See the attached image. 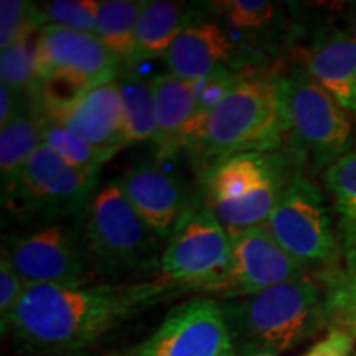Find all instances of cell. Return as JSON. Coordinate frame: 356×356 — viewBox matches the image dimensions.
I'll use <instances>...</instances> for the list:
<instances>
[{
	"instance_id": "cell-1",
	"label": "cell",
	"mask_w": 356,
	"mask_h": 356,
	"mask_svg": "<svg viewBox=\"0 0 356 356\" xmlns=\"http://www.w3.org/2000/svg\"><path fill=\"white\" fill-rule=\"evenodd\" d=\"M180 291L163 279L131 286L30 284L2 325V335H12L32 353L68 356Z\"/></svg>"
},
{
	"instance_id": "cell-2",
	"label": "cell",
	"mask_w": 356,
	"mask_h": 356,
	"mask_svg": "<svg viewBox=\"0 0 356 356\" xmlns=\"http://www.w3.org/2000/svg\"><path fill=\"white\" fill-rule=\"evenodd\" d=\"M184 149L203 172L236 154L284 149L279 78L244 74L233 91L188 132Z\"/></svg>"
},
{
	"instance_id": "cell-3",
	"label": "cell",
	"mask_w": 356,
	"mask_h": 356,
	"mask_svg": "<svg viewBox=\"0 0 356 356\" xmlns=\"http://www.w3.org/2000/svg\"><path fill=\"white\" fill-rule=\"evenodd\" d=\"M238 351L287 353L328 327L327 299L315 275L279 284L221 305Z\"/></svg>"
},
{
	"instance_id": "cell-4",
	"label": "cell",
	"mask_w": 356,
	"mask_h": 356,
	"mask_svg": "<svg viewBox=\"0 0 356 356\" xmlns=\"http://www.w3.org/2000/svg\"><path fill=\"white\" fill-rule=\"evenodd\" d=\"M284 122V150L302 170L318 172L351 152L353 126L330 92L305 68L279 76Z\"/></svg>"
},
{
	"instance_id": "cell-5",
	"label": "cell",
	"mask_w": 356,
	"mask_h": 356,
	"mask_svg": "<svg viewBox=\"0 0 356 356\" xmlns=\"http://www.w3.org/2000/svg\"><path fill=\"white\" fill-rule=\"evenodd\" d=\"M81 218L95 274L124 275L160 267L162 239L134 210L119 180L101 186Z\"/></svg>"
},
{
	"instance_id": "cell-6",
	"label": "cell",
	"mask_w": 356,
	"mask_h": 356,
	"mask_svg": "<svg viewBox=\"0 0 356 356\" xmlns=\"http://www.w3.org/2000/svg\"><path fill=\"white\" fill-rule=\"evenodd\" d=\"M160 279L173 286L220 293L231 270V238L203 195L188 207L167 239L160 259Z\"/></svg>"
},
{
	"instance_id": "cell-7",
	"label": "cell",
	"mask_w": 356,
	"mask_h": 356,
	"mask_svg": "<svg viewBox=\"0 0 356 356\" xmlns=\"http://www.w3.org/2000/svg\"><path fill=\"white\" fill-rule=\"evenodd\" d=\"M266 226L279 246L314 274L341 261L327 198L302 170L293 175Z\"/></svg>"
},
{
	"instance_id": "cell-8",
	"label": "cell",
	"mask_w": 356,
	"mask_h": 356,
	"mask_svg": "<svg viewBox=\"0 0 356 356\" xmlns=\"http://www.w3.org/2000/svg\"><path fill=\"white\" fill-rule=\"evenodd\" d=\"M99 185V173L71 167L47 144L38 147L3 203L26 216L51 221L81 216Z\"/></svg>"
},
{
	"instance_id": "cell-9",
	"label": "cell",
	"mask_w": 356,
	"mask_h": 356,
	"mask_svg": "<svg viewBox=\"0 0 356 356\" xmlns=\"http://www.w3.org/2000/svg\"><path fill=\"white\" fill-rule=\"evenodd\" d=\"M26 286L30 284H91V259L83 225L55 222L29 233L13 236L3 248Z\"/></svg>"
},
{
	"instance_id": "cell-10",
	"label": "cell",
	"mask_w": 356,
	"mask_h": 356,
	"mask_svg": "<svg viewBox=\"0 0 356 356\" xmlns=\"http://www.w3.org/2000/svg\"><path fill=\"white\" fill-rule=\"evenodd\" d=\"M233 333L221 304L208 297L181 302L131 356H236Z\"/></svg>"
},
{
	"instance_id": "cell-11",
	"label": "cell",
	"mask_w": 356,
	"mask_h": 356,
	"mask_svg": "<svg viewBox=\"0 0 356 356\" xmlns=\"http://www.w3.org/2000/svg\"><path fill=\"white\" fill-rule=\"evenodd\" d=\"M229 238L231 270L220 291L226 299L248 297L309 275L305 267L279 246L266 225Z\"/></svg>"
},
{
	"instance_id": "cell-12",
	"label": "cell",
	"mask_w": 356,
	"mask_h": 356,
	"mask_svg": "<svg viewBox=\"0 0 356 356\" xmlns=\"http://www.w3.org/2000/svg\"><path fill=\"white\" fill-rule=\"evenodd\" d=\"M121 61L95 33L78 32L47 24L37 40V73L40 79L53 73H68L95 86L115 79Z\"/></svg>"
},
{
	"instance_id": "cell-13",
	"label": "cell",
	"mask_w": 356,
	"mask_h": 356,
	"mask_svg": "<svg viewBox=\"0 0 356 356\" xmlns=\"http://www.w3.org/2000/svg\"><path fill=\"white\" fill-rule=\"evenodd\" d=\"M119 181L149 228L162 241L170 238L190 202L184 184L155 163L134 165Z\"/></svg>"
},
{
	"instance_id": "cell-14",
	"label": "cell",
	"mask_w": 356,
	"mask_h": 356,
	"mask_svg": "<svg viewBox=\"0 0 356 356\" xmlns=\"http://www.w3.org/2000/svg\"><path fill=\"white\" fill-rule=\"evenodd\" d=\"M53 119L76 132L106 162L127 147L121 89L115 79L91 88L76 104Z\"/></svg>"
},
{
	"instance_id": "cell-15",
	"label": "cell",
	"mask_w": 356,
	"mask_h": 356,
	"mask_svg": "<svg viewBox=\"0 0 356 356\" xmlns=\"http://www.w3.org/2000/svg\"><path fill=\"white\" fill-rule=\"evenodd\" d=\"M296 165V160L282 149L231 155L203 172L202 195L210 207L236 202L259 188L279 172Z\"/></svg>"
},
{
	"instance_id": "cell-16",
	"label": "cell",
	"mask_w": 356,
	"mask_h": 356,
	"mask_svg": "<svg viewBox=\"0 0 356 356\" xmlns=\"http://www.w3.org/2000/svg\"><path fill=\"white\" fill-rule=\"evenodd\" d=\"M233 53V40L218 22L195 19L178 33L165 61L170 74L195 84L229 63Z\"/></svg>"
},
{
	"instance_id": "cell-17",
	"label": "cell",
	"mask_w": 356,
	"mask_h": 356,
	"mask_svg": "<svg viewBox=\"0 0 356 356\" xmlns=\"http://www.w3.org/2000/svg\"><path fill=\"white\" fill-rule=\"evenodd\" d=\"M304 68L346 111L356 108V38L338 29L315 35L304 51Z\"/></svg>"
},
{
	"instance_id": "cell-18",
	"label": "cell",
	"mask_w": 356,
	"mask_h": 356,
	"mask_svg": "<svg viewBox=\"0 0 356 356\" xmlns=\"http://www.w3.org/2000/svg\"><path fill=\"white\" fill-rule=\"evenodd\" d=\"M155 97V155L170 160L184 150L185 131L195 109V86L173 74L152 78Z\"/></svg>"
},
{
	"instance_id": "cell-19",
	"label": "cell",
	"mask_w": 356,
	"mask_h": 356,
	"mask_svg": "<svg viewBox=\"0 0 356 356\" xmlns=\"http://www.w3.org/2000/svg\"><path fill=\"white\" fill-rule=\"evenodd\" d=\"M299 170L302 168L297 165L286 168L244 198L236 200V202L216 203L210 208L229 236L266 225L275 207L282 200L293 175Z\"/></svg>"
},
{
	"instance_id": "cell-20",
	"label": "cell",
	"mask_w": 356,
	"mask_h": 356,
	"mask_svg": "<svg viewBox=\"0 0 356 356\" xmlns=\"http://www.w3.org/2000/svg\"><path fill=\"white\" fill-rule=\"evenodd\" d=\"M43 144L42 131L32 106L24 108L6 127L0 129V175L3 200L10 197L29 160Z\"/></svg>"
},
{
	"instance_id": "cell-21",
	"label": "cell",
	"mask_w": 356,
	"mask_h": 356,
	"mask_svg": "<svg viewBox=\"0 0 356 356\" xmlns=\"http://www.w3.org/2000/svg\"><path fill=\"white\" fill-rule=\"evenodd\" d=\"M191 19L184 3L147 2L136 30L131 63L165 56L178 33Z\"/></svg>"
},
{
	"instance_id": "cell-22",
	"label": "cell",
	"mask_w": 356,
	"mask_h": 356,
	"mask_svg": "<svg viewBox=\"0 0 356 356\" xmlns=\"http://www.w3.org/2000/svg\"><path fill=\"white\" fill-rule=\"evenodd\" d=\"M314 275L325 291L328 323L356 340V249L345 251L337 266Z\"/></svg>"
},
{
	"instance_id": "cell-23",
	"label": "cell",
	"mask_w": 356,
	"mask_h": 356,
	"mask_svg": "<svg viewBox=\"0 0 356 356\" xmlns=\"http://www.w3.org/2000/svg\"><path fill=\"white\" fill-rule=\"evenodd\" d=\"M145 6L142 0L99 2L96 35L119 61H131L137 24Z\"/></svg>"
},
{
	"instance_id": "cell-24",
	"label": "cell",
	"mask_w": 356,
	"mask_h": 356,
	"mask_svg": "<svg viewBox=\"0 0 356 356\" xmlns=\"http://www.w3.org/2000/svg\"><path fill=\"white\" fill-rule=\"evenodd\" d=\"M118 83L122 97L124 134L127 145L154 142L157 124L152 78L126 74Z\"/></svg>"
},
{
	"instance_id": "cell-25",
	"label": "cell",
	"mask_w": 356,
	"mask_h": 356,
	"mask_svg": "<svg viewBox=\"0 0 356 356\" xmlns=\"http://www.w3.org/2000/svg\"><path fill=\"white\" fill-rule=\"evenodd\" d=\"M325 184L335 203L341 246L356 249V150L325 170Z\"/></svg>"
},
{
	"instance_id": "cell-26",
	"label": "cell",
	"mask_w": 356,
	"mask_h": 356,
	"mask_svg": "<svg viewBox=\"0 0 356 356\" xmlns=\"http://www.w3.org/2000/svg\"><path fill=\"white\" fill-rule=\"evenodd\" d=\"M35 115H37L40 131H42L43 144H47L71 167H76L79 170L99 173V168L106 159L92 149L88 142H84L76 132L71 131L65 124L58 122L50 115L40 113L32 106Z\"/></svg>"
},
{
	"instance_id": "cell-27",
	"label": "cell",
	"mask_w": 356,
	"mask_h": 356,
	"mask_svg": "<svg viewBox=\"0 0 356 356\" xmlns=\"http://www.w3.org/2000/svg\"><path fill=\"white\" fill-rule=\"evenodd\" d=\"M40 32H30L17 40L0 55V78L17 95H29L38 83L37 40Z\"/></svg>"
},
{
	"instance_id": "cell-28",
	"label": "cell",
	"mask_w": 356,
	"mask_h": 356,
	"mask_svg": "<svg viewBox=\"0 0 356 356\" xmlns=\"http://www.w3.org/2000/svg\"><path fill=\"white\" fill-rule=\"evenodd\" d=\"M243 74L233 73L226 66L218 68L213 73L203 78L202 81L195 83V109L191 114V119L186 126L185 139L190 131H193L200 122L216 108L226 96L233 91V88L239 83ZM185 147V144H184Z\"/></svg>"
},
{
	"instance_id": "cell-29",
	"label": "cell",
	"mask_w": 356,
	"mask_h": 356,
	"mask_svg": "<svg viewBox=\"0 0 356 356\" xmlns=\"http://www.w3.org/2000/svg\"><path fill=\"white\" fill-rule=\"evenodd\" d=\"M44 19L40 8L25 0L0 2V50L10 48L17 40L30 32H40Z\"/></svg>"
},
{
	"instance_id": "cell-30",
	"label": "cell",
	"mask_w": 356,
	"mask_h": 356,
	"mask_svg": "<svg viewBox=\"0 0 356 356\" xmlns=\"http://www.w3.org/2000/svg\"><path fill=\"white\" fill-rule=\"evenodd\" d=\"M38 8L48 24L96 35L99 8L96 0H53L42 3Z\"/></svg>"
},
{
	"instance_id": "cell-31",
	"label": "cell",
	"mask_w": 356,
	"mask_h": 356,
	"mask_svg": "<svg viewBox=\"0 0 356 356\" xmlns=\"http://www.w3.org/2000/svg\"><path fill=\"white\" fill-rule=\"evenodd\" d=\"M222 19L231 29L257 32L266 29L275 17V6L266 0H231L218 3Z\"/></svg>"
},
{
	"instance_id": "cell-32",
	"label": "cell",
	"mask_w": 356,
	"mask_h": 356,
	"mask_svg": "<svg viewBox=\"0 0 356 356\" xmlns=\"http://www.w3.org/2000/svg\"><path fill=\"white\" fill-rule=\"evenodd\" d=\"M25 287V280L17 273L8 257L2 254V261H0V322L2 325L12 315Z\"/></svg>"
},
{
	"instance_id": "cell-33",
	"label": "cell",
	"mask_w": 356,
	"mask_h": 356,
	"mask_svg": "<svg viewBox=\"0 0 356 356\" xmlns=\"http://www.w3.org/2000/svg\"><path fill=\"white\" fill-rule=\"evenodd\" d=\"M356 340L341 328H330L327 337L309 351L310 356H356Z\"/></svg>"
},
{
	"instance_id": "cell-34",
	"label": "cell",
	"mask_w": 356,
	"mask_h": 356,
	"mask_svg": "<svg viewBox=\"0 0 356 356\" xmlns=\"http://www.w3.org/2000/svg\"><path fill=\"white\" fill-rule=\"evenodd\" d=\"M20 97L22 95H17L6 84H0V129L6 127L26 104Z\"/></svg>"
},
{
	"instance_id": "cell-35",
	"label": "cell",
	"mask_w": 356,
	"mask_h": 356,
	"mask_svg": "<svg viewBox=\"0 0 356 356\" xmlns=\"http://www.w3.org/2000/svg\"><path fill=\"white\" fill-rule=\"evenodd\" d=\"M348 26H350V35L353 38H356V7L353 8V12H351V15H350Z\"/></svg>"
},
{
	"instance_id": "cell-36",
	"label": "cell",
	"mask_w": 356,
	"mask_h": 356,
	"mask_svg": "<svg viewBox=\"0 0 356 356\" xmlns=\"http://www.w3.org/2000/svg\"><path fill=\"white\" fill-rule=\"evenodd\" d=\"M248 356H275V355H269V353H254V355H248Z\"/></svg>"
},
{
	"instance_id": "cell-37",
	"label": "cell",
	"mask_w": 356,
	"mask_h": 356,
	"mask_svg": "<svg viewBox=\"0 0 356 356\" xmlns=\"http://www.w3.org/2000/svg\"><path fill=\"white\" fill-rule=\"evenodd\" d=\"M68 356H78V355H68Z\"/></svg>"
},
{
	"instance_id": "cell-38",
	"label": "cell",
	"mask_w": 356,
	"mask_h": 356,
	"mask_svg": "<svg viewBox=\"0 0 356 356\" xmlns=\"http://www.w3.org/2000/svg\"><path fill=\"white\" fill-rule=\"evenodd\" d=\"M305 356H310V355H309V353H307V355H305Z\"/></svg>"
},
{
	"instance_id": "cell-39",
	"label": "cell",
	"mask_w": 356,
	"mask_h": 356,
	"mask_svg": "<svg viewBox=\"0 0 356 356\" xmlns=\"http://www.w3.org/2000/svg\"><path fill=\"white\" fill-rule=\"evenodd\" d=\"M355 113H356V108H355Z\"/></svg>"
}]
</instances>
